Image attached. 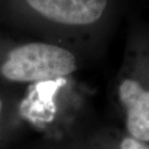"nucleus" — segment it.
<instances>
[{"instance_id": "f257e3e1", "label": "nucleus", "mask_w": 149, "mask_h": 149, "mask_svg": "<svg viewBox=\"0 0 149 149\" xmlns=\"http://www.w3.org/2000/svg\"><path fill=\"white\" fill-rule=\"evenodd\" d=\"M76 68L75 56L67 49L31 42L10 51L1 66V72L10 81L42 82L64 77Z\"/></svg>"}, {"instance_id": "20e7f679", "label": "nucleus", "mask_w": 149, "mask_h": 149, "mask_svg": "<svg viewBox=\"0 0 149 149\" xmlns=\"http://www.w3.org/2000/svg\"><path fill=\"white\" fill-rule=\"evenodd\" d=\"M120 149H149V145L146 142L139 141L132 137H127L122 141Z\"/></svg>"}, {"instance_id": "f03ea898", "label": "nucleus", "mask_w": 149, "mask_h": 149, "mask_svg": "<svg viewBox=\"0 0 149 149\" xmlns=\"http://www.w3.org/2000/svg\"><path fill=\"white\" fill-rule=\"evenodd\" d=\"M35 11L54 22L87 25L102 17L107 0H26Z\"/></svg>"}, {"instance_id": "7ed1b4c3", "label": "nucleus", "mask_w": 149, "mask_h": 149, "mask_svg": "<svg viewBox=\"0 0 149 149\" xmlns=\"http://www.w3.org/2000/svg\"><path fill=\"white\" fill-rule=\"evenodd\" d=\"M118 95L126 110V125L131 137L149 141V90H144L138 81L126 79L119 86Z\"/></svg>"}, {"instance_id": "39448f33", "label": "nucleus", "mask_w": 149, "mask_h": 149, "mask_svg": "<svg viewBox=\"0 0 149 149\" xmlns=\"http://www.w3.org/2000/svg\"><path fill=\"white\" fill-rule=\"evenodd\" d=\"M2 107H3V104H2V100L0 99V115H1V111H2Z\"/></svg>"}]
</instances>
